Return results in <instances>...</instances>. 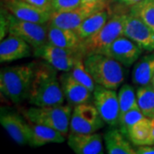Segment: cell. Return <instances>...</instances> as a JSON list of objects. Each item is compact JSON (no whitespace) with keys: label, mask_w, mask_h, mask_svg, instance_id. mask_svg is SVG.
Instances as JSON below:
<instances>
[{"label":"cell","mask_w":154,"mask_h":154,"mask_svg":"<svg viewBox=\"0 0 154 154\" xmlns=\"http://www.w3.org/2000/svg\"><path fill=\"white\" fill-rule=\"evenodd\" d=\"M31 55V46L24 39L11 34L0 43L1 63L22 59Z\"/></svg>","instance_id":"obj_15"},{"label":"cell","mask_w":154,"mask_h":154,"mask_svg":"<svg viewBox=\"0 0 154 154\" xmlns=\"http://www.w3.org/2000/svg\"><path fill=\"white\" fill-rule=\"evenodd\" d=\"M130 14L141 19L154 31V0H143L133 5Z\"/></svg>","instance_id":"obj_25"},{"label":"cell","mask_w":154,"mask_h":154,"mask_svg":"<svg viewBox=\"0 0 154 154\" xmlns=\"http://www.w3.org/2000/svg\"><path fill=\"white\" fill-rule=\"evenodd\" d=\"M137 104L146 117L154 118V88L152 84L138 88L136 93Z\"/></svg>","instance_id":"obj_23"},{"label":"cell","mask_w":154,"mask_h":154,"mask_svg":"<svg viewBox=\"0 0 154 154\" xmlns=\"http://www.w3.org/2000/svg\"><path fill=\"white\" fill-rule=\"evenodd\" d=\"M64 98L60 80L57 76V69L48 63L35 64L28 98L29 104L38 107L57 106L63 104Z\"/></svg>","instance_id":"obj_1"},{"label":"cell","mask_w":154,"mask_h":154,"mask_svg":"<svg viewBox=\"0 0 154 154\" xmlns=\"http://www.w3.org/2000/svg\"><path fill=\"white\" fill-rule=\"evenodd\" d=\"M151 145L140 146L136 150L138 154H154V146H150Z\"/></svg>","instance_id":"obj_33"},{"label":"cell","mask_w":154,"mask_h":154,"mask_svg":"<svg viewBox=\"0 0 154 154\" xmlns=\"http://www.w3.org/2000/svg\"><path fill=\"white\" fill-rule=\"evenodd\" d=\"M107 0H81V6L91 15L95 12L105 10Z\"/></svg>","instance_id":"obj_31"},{"label":"cell","mask_w":154,"mask_h":154,"mask_svg":"<svg viewBox=\"0 0 154 154\" xmlns=\"http://www.w3.org/2000/svg\"><path fill=\"white\" fill-rule=\"evenodd\" d=\"M5 7L19 20L39 24H46L50 21V12L41 11L23 0H7Z\"/></svg>","instance_id":"obj_12"},{"label":"cell","mask_w":154,"mask_h":154,"mask_svg":"<svg viewBox=\"0 0 154 154\" xmlns=\"http://www.w3.org/2000/svg\"><path fill=\"white\" fill-rule=\"evenodd\" d=\"M89 16H91V14L82 7L73 11L63 12L52 11L51 13L48 24L55 26L57 28L75 31Z\"/></svg>","instance_id":"obj_16"},{"label":"cell","mask_w":154,"mask_h":154,"mask_svg":"<svg viewBox=\"0 0 154 154\" xmlns=\"http://www.w3.org/2000/svg\"><path fill=\"white\" fill-rule=\"evenodd\" d=\"M151 84H152V86L154 88V75L153 76H152V82H151Z\"/></svg>","instance_id":"obj_36"},{"label":"cell","mask_w":154,"mask_h":154,"mask_svg":"<svg viewBox=\"0 0 154 154\" xmlns=\"http://www.w3.org/2000/svg\"><path fill=\"white\" fill-rule=\"evenodd\" d=\"M62 90L69 105L75 106L81 104L90 103L92 100V92L78 82L69 71L62 75L59 78Z\"/></svg>","instance_id":"obj_13"},{"label":"cell","mask_w":154,"mask_h":154,"mask_svg":"<svg viewBox=\"0 0 154 154\" xmlns=\"http://www.w3.org/2000/svg\"><path fill=\"white\" fill-rule=\"evenodd\" d=\"M152 140L154 144V118L152 119Z\"/></svg>","instance_id":"obj_35"},{"label":"cell","mask_w":154,"mask_h":154,"mask_svg":"<svg viewBox=\"0 0 154 154\" xmlns=\"http://www.w3.org/2000/svg\"><path fill=\"white\" fill-rule=\"evenodd\" d=\"M32 135L29 145L32 146H42L48 143H62L65 140L64 135L53 128L33 123L30 124Z\"/></svg>","instance_id":"obj_18"},{"label":"cell","mask_w":154,"mask_h":154,"mask_svg":"<svg viewBox=\"0 0 154 154\" xmlns=\"http://www.w3.org/2000/svg\"><path fill=\"white\" fill-rule=\"evenodd\" d=\"M9 33L24 39L34 51L48 43V26L19 20L12 14L8 15Z\"/></svg>","instance_id":"obj_6"},{"label":"cell","mask_w":154,"mask_h":154,"mask_svg":"<svg viewBox=\"0 0 154 154\" xmlns=\"http://www.w3.org/2000/svg\"><path fill=\"white\" fill-rule=\"evenodd\" d=\"M94 103L106 124L116 127L119 124L120 106L115 90L96 86L94 91Z\"/></svg>","instance_id":"obj_8"},{"label":"cell","mask_w":154,"mask_h":154,"mask_svg":"<svg viewBox=\"0 0 154 154\" xmlns=\"http://www.w3.org/2000/svg\"><path fill=\"white\" fill-rule=\"evenodd\" d=\"M123 35L147 51H154V31L139 17L127 15Z\"/></svg>","instance_id":"obj_9"},{"label":"cell","mask_w":154,"mask_h":154,"mask_svg":"<svg viewBox=\"0 0 154 154\" xmlns=\"http://www.w3.org/2000/svg\"><path fill=\"white\" fill-rule=\"evenodd\" d=\"M48 43L59 47L82 51V40H81L74 30L57 28L47 23Z\"/></svg>","instance_id":"obj_17"},{"label":"cell","mask_w":154,"mask_h":154,"mask_svg":"<svg viewBox=\"0 0 154 154\" xmlns=\"http://www.w3.org/2000/svg\"><path fill=\"white\" fill-rule=\"evenodd\" d=\"M116 1H118L120 4L124 5L133 6L138 4V3H140V2H141V1H143V0H116Z\"/></svg>","instance_id":"obj_34"},{"label":"cell","mask_w":154,"mask_h":154,"mask_svg":"<svg viewBox=\"0 0 154 154\" xmlns=\"http://www.w3.org/2000/svg\"><path fill=\"white\" fill-rule=\"evenodd\" d=\"M145 117V116L142 113V111L139 108V106L134 107L130 110H128L127 113L122 116L119 119V126H120V129L124 135H127L128 129L131 127L136 123L137 122L141 120L142 118Z\"/></svg>","instance_id":"obj_28"},{"label":"cell","mask_w":154,"mask_h":154,"mask_svg":"<svg viewBox=\"0 0 154 154\" xmlns=\"http://www.w3.org/2000/svg\"><path fill=\"white\" fill-rule=\"evenodd\" d=\"M81 57H83V56L69 57H50L45 59V61L58 71L69 72L71 70L77 60Z\"/></svg>","instance_id":"obj_29"},{"label":"cell","mask_w":154,"mask_h":154,"mask_svg":"<svg viewBox=\"0 0 154 154\" xmlns=\"http://www.w3.org/2000/svg\"><path fill=\"white\" fill-rule=\"evenodd\" d=\"M0 122L11 139L21 146L29 144L32 131L31 126L13 112H5L1 115Z\"/></svg>","instance_id":"obj_11"},{"label":"cell","mask_w":154,"mask_h":154,"mask_svg":"<svg viewBox=\"0 0 154 154\" xmlns=\"http://www.w3.org/2000/svg\"><path fill=\"white\" fill-rule=\"evenodd\" d=\"M127 135L130 141L136 146L153 145L152 140V119L145 116L128 129Z\"/></svg>","instance_id":"obj_22"},{"label":"cell","mask_w":154,"mask_h":154,"mask_svg":"<svg viewBox=\"0 0 154 154\" xmlns=\"http://www.w3.org/2000/svg\"><path fill=\"white\" fill-rule=\"evenodd\" d=\"M105 123L95 105L87 103L75 106L72 112L69 128L71 133L91 134L102 128Z\"/></svg>","instance_id":"obj_7"},{"label":"cell","mask_w":154,"mask_h":154,"mask_svg":"<svg viewBox=\"0 0 154 154\" xmlns=\"http://www.w3.org/2000/svg\"><path fill=\"white\" fill-rule=\"evenodd\" d=\"M69 72L71 73L72 76L74 77L78 82H80L86 88H88L92 93L95 90V88H96L95 82L93 79V77L91 76V75L89 74V72L87 70L83 57H81L77 60L75 66L73 67V69Z\"/></svg>","instance_id":"obj_27"},{"label":"cell","mask_w":154,"mask_h":154,"mask_svg":"<svg viewBox=\"0 0 154 154\" xmlns=\"http://www.w3.org/2000/svg\"><path fill=\"white\" fill-rule=\"evenodd\" d=\"M68 145L77 154H102V136L97 133H71L68 137Z\"/></svg>","instance_id":"obj_14"},{"label":"cell","mask_w":154,"mask_h":154,"mask_svg":"<svg viewBox=\"0 0 154 154\" xmlns=\"http://www.w3.org/2000/svg\"><path fill=\"white\" fill-rule=\"evenodd\" d=\"M154 75V53L144 56L134 67L132 82L139 87L149 85Z\"/></svg>","instance_id":"obj_21"},{"label":"cell","mask_w":154,"mask_h":154,"mask_svg":"<svg viewBox=\"0 0 154 154\" xmlns=\"http://www.w3.org/2000/svg\"><path fill=\"white\" fill-rule=\"evenodd\" d=\"M23 1L45 12L51 13L53 11L52 0H23Z\"/></svg>","instance_id":"obj_32"},{"label":"cell","mask_w":154,"mask_h":154,"mask_svg":"<svg viewBox=\"0 0 154 154\" xmlns=\"http://www.w3.org/2000/svg\"><path fill=\"white\" fill-rule=\"evenodd\" d=\"M84 63L95 83L99 86L116 90L124 81L122 64L109 56L100 53L87 56Z\"/></svg>","instance_id":"obj_3"},{"label":"cell","mask_w":154,"mask_h":154,"mask_svg":"<svg viewBox=\"0 0 154 154\" xmlns=\"http://www.w3.org/2000/svg\"><path fill=\"white\" fill-rule=\"evenodd\" d=\"M72 108L70 105L57 106H33L28 109L25 116L32 123L42 124L53 128L61 132L64 136L69 132Z\"/></svg>","instance_id":"obj_5"},{"label":"cell","mask_w":154,"mask_h":154,"mask_svg":"<svg viewBox=\"0 0 154 154\" xmlns=\"http://www.w3.org/2000/svg\"><path fill=\"white\" fill-rule=\"evenodd\" d=\"M110 19V14L106 10L95 12L87 17L75 30L81 40H85L99 31Z\"/></svg>","instance_id":"obj_19"},{"label":"cell","mask_w":154,"mask_h":154,"mask_svg":"<svg viewBox=\"0 0 154 154\" xmlns=\"http://www.w3.org/2000/svg\"><path fill=\"white\" fill-rule=\"evenodd\" d=\"M34 52L35 55L42 57L45 60L50 57H69L85 56L82 50L66 49L50 43H46L40 48L35 50Z\"/></svg>","instance_id":"obj_24"},{"label":"cell","mask_w":154,"mask_h":154,"mask_svg":"<svg viewBox=\"0 0 154 154\" xmlns=\"http://www.w3.org/2000/svg\"><path fill=\"white\" fill-rule=\"evenodd\" d=\"M34 69V63L2 69L0 73L1 93L13 103H20L28 99Z\"/></svg>","instance_id":"obj_2"},{"label":"cell","mask_w":154,"mask_h":154,"mask_svg":"<svg viewBox=\"0 0 154 154\" xmlns=\"http://www.w3.org/2000/svg\"><path fill=\"white\" fill-rule=\"evenodd\" d=\"M126 17L127 15L124 14H116L110 17L99 31L83 40L82 51L85 57L95 53L104 54L116 38L123 35Z\"/></svg>","instance_id":"obj_4"},{"label":"cell","mask_w":154,"mask_h":154,"mask_svg":"<svg viewBox=\"0 0 154 154\" xmlns=\"http://www.w3.org/2000/svg\"><path fill=\"white\" fill-rule=\"evenodd\" d=\"M105 142L109 154H135L130 143L127 140L121 130L111 128L105 134Z\"/></svg>","instance_id":"obj_20"},{"label":"cell","mask_w":154,"mask_h":154,"mask_svg":"<svg viewBox=\"0 0 154 154\" xmlns=\"http://www.w3.org/2000/svg\"><path fill=\"white\" fill-rule=\"evenodd\" d=\"M142 50L130 38L122 35L110 45L104 54L118 61L123 66L130 67L139 59Z\"/></svg>","instance_id":"obj_10"},{"label":"cell","mask_w":154,"mask_h":154,"mask_svg":"<svg viewBox=\"0 0 154 154\" xmlns=\"http://www.w3.org/2000/svg\"><path fill=\"white\" fill-rule=\"evenodd\" d=\"M118 100L120 106L119 119L128 110L138 106L137 98L134 93V89L129 84H125L122 87L118 94Z\"/></svg>","instance_id":"obj_26"},{"label":"cell","mask_w":154,"mask_h":154,"mask_svg":"<svg viewBox=\"0 0 154 154\" xmlns=\"http://www.w3.org/2000/svg\"><path fill=\"white\" fill-rule=\"evenodd\" d=\"M81 6V0H52L53 11L63 12L78 9Z\"/></svg>","instance_id":"obj_30"}]
</instances>
